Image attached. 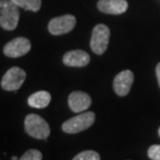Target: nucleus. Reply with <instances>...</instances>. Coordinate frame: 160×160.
I'll use <instances>...</instances> for the list:
<instances>
[{
    "label": "nucleus",
    "mask_w": 160,
    "mask_h": 160,
    "mask_svg": "<svg viewBox=\"0 0 160 160\" xmlns=\"http://www.w3.org/2000/svg\"><path fill=\"white\" fill-rule=\"evenodd\" d=\"M19 6L12 0H0V27L8 31L16 29L20 20Z\"/></svg>",
    "instance_id": "nucleus-1"
},
{
    "label": "nucleus",
    "mask_w": 160,
    "mask_h": 160,
    "mask_svg": "<svg viewBox=\"0 0 160 160\" xmlns=\"http://www.w3.org/2000/svg\"><path fill=\"white\" fill-rule=\"evenodd\" d=\"M25 130L30 137L37 139H47L51 133L50 126L47 121L35 114H29L26 116Z\"/></svg>",
    "instance_id": "nucleus-2"
},
{
    "label": "nucleus",
    "mask_w": 160,
    "mask_h": 160,
    "mask_svg": "<svg viewBox=\"0 0 160 160\" xmlns=\"http://www.w3.org/2000/svg\"><path fill=\"white\" fill-rule=\"evenodd\" d=\"M94 121L95 114L93 112H85L64 122L62 125V130L70 134L79 133L93 125Z\"/></svg>",
    "instance_id": "nucleus-3"
},
{
    "label": "nucleus",
    "mask_w": 160,
    "mask_h": 160,
    "mask_svg": "<svg viewBox=\"0 0 160 160\" xmlns=\"http://www.w3.org/2000/svg\"><path fill=\"white\" fill-rule=\"evenodd\" d=\"M111 31L108 26L103 24H98L94 27L91 36V50L97 55H102L107 51L108 40H110Z\"/></svg>",
    "instance_id": "nucleus-4"
},
{
    "label": "nucleus",
    "mask_w": 160,
    "mask_h": 160,
    "mask_svg": "<svg viewBox=\"0 0 160 160\" xmlns=\"http://www.w3.org/2000/svg\"><path fill=\"white\" fill-rule=\"evenodd\" d=\"M26 80V72L20 67H12L3 76L1 87L5 91L19 90Z\"/></svg>",
    "instance_id": "nucleus-5"
},
{
    "label": "nucleus",
    "mask_w": 160,
    "mask_h": 160,
    "mask_svg": "<svg viewBox=\"0 0 160 160\" xmlns=\"http://www.w3.org/2000/svg\"><path fill=\"white\" fill-rule=\"evenodd\" d=\"M77 20L72 15H64L54 18L50 21L48 29L51 34L61 35L70 32L74 28Z\"/></svg>",
    "instance_id": "nucleus-6"
},
{
    "label": "nucleus",
    "mask_w": 160,
    "mask_h": 160,
    "mask_svg": "<svg viewBox=\"0 0 160 160\" xmlns=\"http://www.w3.org/2000/svg\"><path fill=\"white\" fill-rule=\"evenodd\" d=\"M31 49V43L28 38L17 37L8 42L3 48V53L5 56L11 58H19L26 55Z\"/></svg>",
    "instance_id": "nucleus-7"
},
{
    "label": "nucleus",
    "mask_w": 160,
    "mask_h": 160,
    "mask_svg": "<svg viewBox=\"0 0 160 160\" xmlns=\"http://www.w3.org/2000/svg\"><path fill=\"white\" fill-rule=\"evenodd\" d=\"M134 76L131 70H123L116 76L114 80V90L119 96H126L133 83Z\"/></svg>",
    "instance_id": "nucleus-8"
},
{
    "label": "nucleus",
    "mask_w": 160,
    "mask_h": 160,
    "mask_svg": "<svg viewBox=\"0 0 160 160\" xmlns=\"http://www.w3.org/2000/svg\"><path fill=\"white\" fill-rule=\"evenodd\" d=\"M92 103L91 97L85 92L74 91L68 97V105L73 113H83L90 108Z\"/></svg>",
    "instance_id": "nucleus-9"
},
{
    "label": "nucleus",
    "mask_w": 160,
    "mask_h": 160,
    "mask_svg": "<svg viewBox=\"0 0 160 160\" xmlns=\"http://www.w3.org/2000/svg\"><path fill=\"white\" fill-rule=\"evenodd\" d=\"M97 8L108 15H121L127 11L128 2L126 0H99Z\"/></svg>",
    "instance_id": "nucleus-10"
},
{
    "label": "nucleus",
    "mask_w": 160,
    "mask_h": 160,
    "mask_svg": "<svg viewBox=\"0 0 160 160\" xmlns=\"http://www.w3.org/2000/svg\"><path fill=\"white\" fill-rule=\"evenodd\" d=\"M90 62L89 54L82 50H73L67 52L63 56V63L66 66L84 67Z\"/></svg>",
    "instance_id": "nucleus-11"
},
{
    "label": "nucleus",
    "mask_w": 160,
    "mask_h": 160,
    "mask_svg": "<svg viewBox=\"0 0 160 160\" xmlns=\"http://www.w3.org/2000/svg\"><path fill=\"white\" fill-rule=\"evenodd\" d=\"M51 102V94L47 91H38L30 95L28 98V104L31 108H47Z\"/></svg>",
    "instance_id": "nucleus-12"
},
{
    "label": "nucleus",
    "mask_w": 160,
    "mask_h": 160,
    "mask_svg": "<svg viewBox=\"0 0 160 160\" xmlns=\"http://www.w3.org/2000/svg\"><path fill=\"white\" fill-rule=\"evenodd\" d=\"M17 6L31 12H38L42 8V0H12Z\"/></svg>",
    "instance_id": "nucleus-13"
},
{
    "label": "nucleus",
    "mask_w": 160,
    "mask_h": 160,
    "mask_svg": "<svg viewBox=\"0 0 160 160\" xmlns=\"http://www.w3.org/2000/svg\"><path fill=\"white\" fill-rule=\"evenodd\" d=\"M72 160H100V156L97 152L88 150L79 153L77 156H74Z\"/></svg>",
    "instance_id": "nucleus-14"
},
{
    "label": "nucleus",
    "mask_w": 160,
    "mask_h": 160,
    "mask_svg": "<svg viewBox=\"0 0 160 160\" xmlns=\"http://www.w3.org/2000/svg\"><path fill=\"white\" fill-rule=\"evenodd\" d=\"M42 152H39L38 150H28L23 154V156L20 160H42Z\"/></svg>",
    "instance_id": "nucleus-15"
},
{
    "label": "nucleus",
    "mask_w": 160,
    "mask_h": 160,
    "mask_svg": "<svg viewBox=\"0 0 160 160\" xmlns=\"http://www.w3.org/2000/svg\"><path fill=\"white\" fill-rule=\"evenodd\" d=\"M148 156L152 160H160V145H153L148 150Z\"/></svg>",
    "instance_id": "nucleus-16"
},
{
    "label": "nucleus",
    "mask_w": 160,
    "mask_h": 160,
    "mask_svg": "<svg viewBox=\"0 0 160 160\" xmlns=\"http://www.w3.org/2000/svg\"><path fill=\"white\" fill-rule=\"evenodd\" d=\"M156 77H157L158 84H159V87H160V63H158V65L156 66Z\"/></svg>",
    "instance_id": "nucleus-17"
},
{
    "label": "nucleus",
    "mask_w": 160,
    "mask_h": 160,
    "mask_svg": "<svg viewBox=\"0 0 160 160\" xmlns=\"http://www.w3.org/2000/svg\"><path fill=\"white\" fill-rule=\"evenodd\" d=\"M17 159H18L17 156H12V160H17Z\"/></svg>",
    "instance_id": "nucleus-18"
},
{
    "label": "nucleus",
    "mask_w": 160,
    "mask_h": 160,
    "mask_svg": "<svg viewBox=\"0 0 160 160\" xmlns=\"http://www.w3.org/2000/svg\"><path fill=\"white\" fill-rule=\"evenodd\" d=\"M158 133H159V137H160V128H159V130H158Z\"/></svg>",
    "instance_id": "nucleus-19"
}]
</instances>
